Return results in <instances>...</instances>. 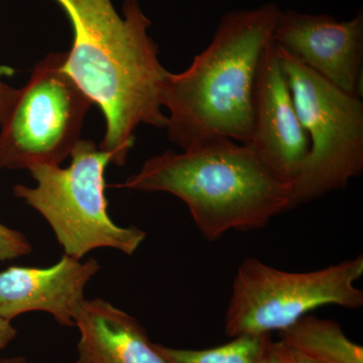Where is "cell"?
<instances>
[{
    "label": "cell",
    "instance_id": "cell-1",
    "mask_svg": "<svg viewBox=\"0 0 363 363\" xmlns=\"http://www.w3.org/2000/svg\"><path fill=\"white\" fill-rule=\"evenodd\" d=\"M73 28L64 69L101 109L105 135L100 149L123 166L140 124L166 128L162 90L169 71L149 35L152 21L138 0H125L123 14L111 0H55Z\"/></svg>",
    "mask_w": 363,
    "mask_h": 363
},
{
    "label": "cell",
    "instance_id": "cell-2",
    "mask_svg": "<svg viewBox=\"0 0 363 363\" xmlns=\"http://www.w3.org/2000/svg\"><path fill=\"white\" fill-rule=\"evenodd\" d=\"M281 13L274 4L229 11L187 70L169 72L162 105L177 147L190 150L218 138L250 143L257 69Z\"/></svg>",
    "mask_w": 363,
    "mask_h": 363
},
{
    "label": "cell",
    "instance_id": "cell-3",
    "mask_svg": "<svg viewBox=\"0 0 363 363\" xmlns=\"http://www.w3.org/2000/svg\"><path fill=\"white\" fill-rule=\"evenodd\" d=\"M116 187L176 196L209 241L229 230L262 228L295 207L292 187L274 178L248 145L229 138L150 157Z\"/></svg>",
    "mask_w": 363,
    "mask_h": 363
},
{
    "label": "cell",
    "instance_id": "cell-4",
    "mask_svg": "<svg viewBox=\"0 0 363 363\" xmlns=\"http://www.w3.org/2000/svg\"><path fill=\"white\" fill-rule=\"evenodd\" d=\"M70 157L68 168L30 169L37 185H16L14 196L44 217L68 257L82 259L91 250L104 247L133 255L147 233L117 225L109 216L104 173L111 155L92 140H80Z\"/></svg>",
    "mask_w": 363,
    "mask_h": 363
},
{
    "label": "cell",
    "instance_id": "cell-5",
    "mask_svg": "<svg viewBox=\"0 0 363 363\" xmlns=\"http://www.w3.org/2000/svg\"><path fill=\"white\" fill-rule=\"evenodd\" d=\"M276 44V43H274ZM310 152L292 186L294 205L345 188L363 171V104L276 44Z\"/></svg>",
    "mask_w": 363,
    "mask_h": 363
},
{
    "label": "cell",
    "instance_id": "cell-6",
    "mask_svg": "<svg viewBox=\"0 0 363 363\" xmlns=\"http://www.w3.org/2000/svg\"><path fill=\"white\" fill-rule=\"evenodd\" d=\"M362 274V255L304 272L281 271L247 257L233 281L225 314L226 335L279 332L323 306L359 309L363 292L355 281Z\"/></svg>",
    "mask_w": 363,
    "mask_h": 363
},
{
    "label": "cell",
    "instance_id": "cell-7",
    "mask_svg": "<svg viewBox=\"0 0 363 363\" xmlns=\"http://www.w3.org/2000/svg\"><path fill=\"white\" fill-rule=\"evenodd\" d=\"M66 52H52L16 89L0 123V167L60 166L81 140L93 102L64 69Z\"/></svg>",
    "mask_w": 363,
    "mask_h": 363
},
{
    "label": "cell",
    "instance_id": "cell-8",
    "mask_svg": "<svg viewBox=\"0 0 363 363\" xmlns=\"http://www.w3.org/2000/svg\"><path fill=\"white\" fill-rule=\"evenodd\" d=\"M247 145L274 178L291 187L309 156V136L298 117L274 40L257 69L253 133Z\"/></svg>",
    "mask_w": 363,
    "mask_h": 363
},
{
    "label": "cell",
    "instance_id": "cell-9",
    "mask_svg": "<svg viewBox=\"0 0 363 363\" xmlns=\"http://www.w3.org/2000/svg\"><path fill=\"white\" fill-rule=\"evenodd\" d=\"M272 40L331 84L360 97L363 13L339 21L330 14L283 11Z\"/></svg>",
    "mask_w": 363,
    "mask_h": 363
},
{
    "label": "cell",
    "instance_id": "cell-10",
    "mask_svg": "<svg viewBox=\"0 0 363 363\" xmlns=\"http://www.w3.org/2000/svg\"><path fill=\"white\" fill-rule=\"evenodd\" d=\"M99 269L96 259L82 262L66 255L45 269L9 267L0 272V317L11 322L25 313L42 311L63 326H75L86 286Z\"/></svg>",
    "mask_w": 363,
    "mask_h": 363
},
{
    "label": "cell",
    "instance_id": "cell-11",
    "mask_svg": "<svg viewBox=\"0 0 363 363\" xmlns=\"http://www.w3.org/2000/svg\"><path fill=\"white\" fill-rule=\"evenodd\" d=\"M76 363H169L135 317L104 298H85L76 316Z\"/></svg>",
    "mask_w": 363,
    "mask_h": 363
},
{
    "label": "cell",
    "instance_id": "cell-12",
    "mask_svg": "<svg viewBox=\"0 0 363 363\" xmlns=\"http://www.w3.org/2000/svg\"><path fill=\"white\" fill-rule=\"evenodd\" d=\"M279 340L324 363H363L362 346L344 334L340 324L312 315L279 331Z\"/></svg>",
    "mask_w": 363,
    "mask_h": 363
},
{
    "label": "cell",
    "instance_id": "cell-13",
    "mask_svg": "<svg viewBox=\"0 0 363 363\" xmlns=\"http://www.w3.org/2000/svg\"><path fill=\"white\" fill-rule=\"evenodd\" d=\"M271 333L243 334L216 347L182 350L155 343L169 363H266L272 343Z\"/></svg>",
    "mask_w": 363,
    "mask_h": 363
},
{
    "label": "cell",
    "instance_id": "cell-14",
    "mask_svg": "<svg viewBox=\"0 0 363 363\" xmlns=\"http://www.w3.org/2000/svg\"><path fill=\"white\" fill-rule=\"evenodd\" d=\"M32 250L25 234L0 223V262L20 259Z\"/></svg>",
    "mask_w": 363,
    "mask_h": 363
},
{
    "label": "cell",
    "instance_id": "cell-15",
    "mask_svg": "<svg viewBox=\"0 0 363 363\" xmlns=\"http://www.w3.org/2000/svg\"><path fill=\"white\" fill-rule=\"evenodd\" d=\"M266 363H324L303 354L283 341H272Z\"/></svg>",
    "mask_w": 363,
    "mask_h": 363
},
{
    "label": "cell",
    "instance_id": "cell-16",
    "mask_svg": "<svg viewBox=\"0 0 363 363\" xmlns=\"http://www.w3.org/2000/svg\"><path fill=\"white\" fill-rule=\"evenodd\" d=\"M16 92V88L7 85L6 82L0 79V123L6 116L7 109L13 101Z\"/></svg>",
    "mask_w": 363,
    "mask_h": 363
},
{
    "label": "cell",
    "instance_id": "cell-17",
    "mask_svg": "<svg viewBox=\"0 0 363 363\" xmlns=\"http://www.w3.org/2000/svg\"><path fill=\"white\" fill-rule=\"evenodd\" d=\"M16 335H18V331L11 322L0 317V352L13 342Z\"/></svg>",
    "mask_w": 363,
    "mask_h": 363
},
{
    "label": "cell",
    "instance_id": "cell-18",
    "mask_svg": "<svg viewBox=\"0 0 363 363\" xmlns=\"http://www.w3.org/2000/svg\"><path fill=\"white\" fill-rule=\"evenodd\" d=\"M0 363H30L28 360L26 359L25 357H16L11 358H4V359H0Z\"/></svg>",
    "mask_w": 363,
    "mask_h": 363
}]
</instances>
